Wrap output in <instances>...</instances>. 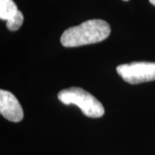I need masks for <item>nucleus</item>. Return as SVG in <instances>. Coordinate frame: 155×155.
Returning <instances> with one entry per match:
<instances>
[{"label": "nucleus", "mask_w": 155, "mask_h": 155, "mask_svg": "<svg viewBox=\"0 0 155 155\" xmlns=\"http://www.w3.org/2000/svg\"><path fill=\"white\" fill-rule=\"evenodd\" d=\"M110 24L101 19H91L65 30L61 42L66 48L94 44L105 40L110 34Z\"/></svg>", "instance_id": "1"}, {"label": "nucleus", "mask_w": 155, "mask_h": 155, "mask_svg": "<svg viewBox=\"0 0 155 155\" xmlns=\"http://www.w3.org/2000/svg\"><path fill=\"white\" fill-rule=\"evenodd\" d=\"M58 98L66 105L78 106L84 116L98 118L104 116V108L94 96L79 87H71L61 91Z\"/></svg>", "instance_id": "2"}, {"label": "nucleus", "mask_w": 155, "mask_h": 155, "mask_svg": "<svg viewBox=\"0 0 155 155\" xmlns=\"http://www.w3.org/2000/svg\"><path fill=\"white\" fill-rule=\"evenodd\" d=\"M116 72L128 84H137L155 80L154 62H133L116 67Z\"/></svg>", "instance_id": "3"}, {"label": "nucleus", "mask_w": 155, "mask_h": 155, "mask_svg": "<svg viewBox=\"0 0 155 155\" xmlns=\"http://www.w3.org/2000/svg\"><path fill=\"white\" fill-rule=\"evenodd\" d=\"M0 113L5 119L13 122H19L23 118L22 106L11 91H0Z\"/></svg>", "instance_id": "4"}, {"label": "nucleus", "mask_w": 155, "mask_h": 155, "mask_svg": "<svg viewBox=\"0 0 155 155\" xmlns=\"http://www.w3.org/2000/svg\"><path fill=\"white\" fill-rule=\"evenodd\" d=\"M0 19L7 22L9 30L16 31L22 26L24 17L13 0H0Z\"/></svg>", "instance_id": "5"}, {"label": "nucleus", "mask_w": 155, "mask_h": 155, "mask_svg": "<svg viewBox=\"0 0 155 155\" xmlns=\"http://www.w3.org/2000/svg\"><path fill=\"white\" fill-rule=\"evenodd\" d=\"M149 2L152 4V5H155V0H149Z\"/></svg>", "instance_id": "6"}, {"label": "nucleus", "mask_w": 155, "mask_h": 155, "mask_svg": "<svg viewBox=\"0 0 155 155\" xmlns=\"http://www.w3.org/2000/svg\"><path fill=\"white\" fill-rule=\"evenodd\" d=\"M123 1H128V0H123Z\"/></svg>", "instance_id": "7"}]
</instances>
